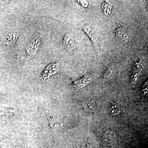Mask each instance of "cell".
<instances>
[{
    "label": "cell",
    "mask_w": 148,
    "mask_h": 148,
    "mask_svg": "<svg viewBox=\"0 0 148 148\" xmlns=\"http://www.w3.org/2000/svg\"><path fill=\"white\" fill-rule=\"evenodd\" d=\"M83 107L85 110L92 112L95 110L97 108V104L92 100H88L83 101Z\"/></svg>",
    "instance_id": "52a82bcc"
},
{
    "label": "cell",
    "mask_w": 148,
    "mask_h": 148,
    "mask_svg": "<svg viewBox=\"0 0 148 148\" xmlns=\"http://www.w3.org/2000/svg\"><path fill=\"white\" fill-rule=\"evenodd\" d=\"M59 70V65L58 63L51 64L46 68L42 74V78L44 81L49 78L50 76L57 73Z\"/></svg>",
    "instance_id": "7a4b0ae2"
},
{
    "label": "cell",
    "mask_w": 148,
    "mask_h": 148,
    "mask_svg": "<svg viewBox=\"0 0 148 148\" xmlns=\"http://www.w3.org/2000/svg\"><path fill=\"white\" fill-rule=\"evenodd\" d=\"M92 77L89 75H86L81 78L77 80L73 83V86L75 88H82L91 82Z\"/></svg>",
    "instance_id": "3957f363"
},
{
    "label": "cell",
    "mask_w": 148,
    "mask_h": 148,
    "mask_svg": "<svg viewBox=\"0 0 148 148\" xmlns=\"http://www.w3.org/2000/svg\"><path fill=\"white\" fill-rule=\"evenodd\" d=\"M63 43L64 47L69 53H72L74 52L76 45L73 35L71 34H66L63 40Z\"/></svg>",
    "instance_id": "6da1fadb"
},
{
    "label": "cell",
    "mask_w": 148,
    "mask_h": 148,
    "mask_svg": "<svg viewBox=\"0 0 148 148\" xmlns=\"http://www.w3.org/2000/svg\"><path fill=\"white\" fill-rule=\"evenodd\" d=\"M81 148H91L90 147V144L88 142H87L86 144H84L82 146Z\"/></svg>",
    "instance_id": "7c38bea8"
},
{
    "label": "cell",
    "mask_w": 148,
    "mask_h": 148,
    "mask_svg": "<svg viewBox=\"0 0 148 148\" xmlns=\"http://www.w3.org/2000/svg\"><path fill=\"white\" fill-rule=\"evenodd\" d=\"M121 108L120 105L117 103H114L112 104L109 108L110 113L113 115L118 114L121 111Z\"/></svg>",
    "instance_id": "9c48e42d"
},
{
    "label": "cell",
    "mask_w": 148,
    "mask_h": 148,
    "mask_svg": "<svg viewBox=\"0 0 148 148\" xmlns=\"http://www.w3.org/2000/svg\"><path fill=\"white\" fill-rule=\"evenodd\" d=\"M84 31L87 34L88 36L90 38L93 44H95L97 38L94 34L93 29L89 26H84L83 28Z\"/></svg>",
    "instance_id": "ba28073f"
},
{
    "label": "cell",
    "mask_w": 148,
    "mask_h": 148,
    "mask_svg": "<svg viewBox=\"0 0 148 148\" xmlns=\"http://www.w3.org/2000/svg\"><path fill=\"white\" fill-rule=\"evenodd\" d=\"M79 3L81 4V5L84 7H86L88 6V2L86 1H78Z\"/></svg>",
    "instance_id": "8fae6325"
},
{
    "label": "cell",
    "mask_w": 148,
    "mask_h": 148,
    "mask_svg": "<svg viewBox=\"0 0 148 148\" xmlns=\"http://www.w3.org/2000/svg\"><path fill=\"white\" fill-rule=\"evenodd\" d=\"M19 34L17 33H11L7 38L6 43L7 44L14 45L16 43L18 39Z\"/></svg>",
    "instance_id": "30bf717a"
},
{
    "label": "cell",
    "mask_w": 148,
    "mask_h": 148,
    "mask_svg": "<svg viewBox=\"0 0 148 148\" xmlns=\"http://www.w3.org/2000/svg\"><path fill=\"white\" fill-rule=\"evenodd\" d=\"M116 71V67L114 64H110L107 67L103 75V81H106L111 79Z\"/></svg>",
    "instance_id": "8992f818"
},
{
    "label": "cell",
    "mask_w": 148,
    "mask_h": 148,
    "mask_svg": "<svg viewBox=\"0 0 148 148\" xmlns=\"http://www.w3.org/2000/svg\"><path fill=\"white\" fill-rule=\"evenodd\" d=\"M116 39L122 43L126 42L128 39V35L125 32L123 27L117 28L115 31Z\"/></svg>",
    "instance_id": "5b68a950"
},
{
    "label": "cell",
    "mask_w": 148,
    "mask_h": 148,
    "mask_svg": "<svg viewBox=\"0 0 148 148\" xmlns=\"http://www.w3.org/2000/svg\"><path fill=\"white\" fill-rule=\"evenodd\" d=\"M42 35L36 39L33 40L29 45V48L27 50V52L30 54H34L38 49L41 41Z\"/></svg>",
    "instance_id": "277c9868"
}]
</instances>
